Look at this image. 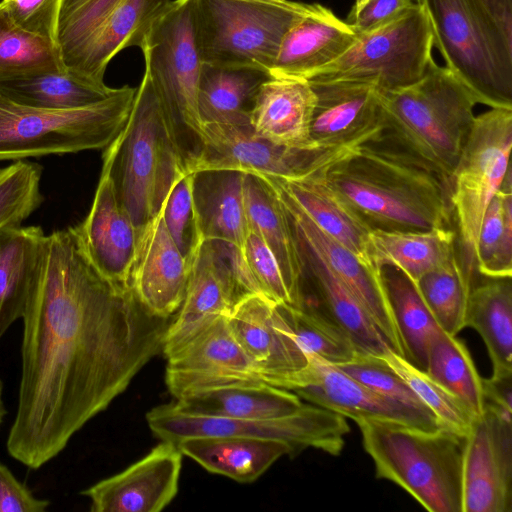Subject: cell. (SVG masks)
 Segmentation results:
<instances>
[{"label":"cell","instance_id":"obj_19","mask_svg":"<svg viewBox=\"0 0 512 512\" xmlns=\"http://www.w3.org/2000/svg\"><path fill=\"white\" fill-rule=\"evenodd\" d=\"M165 381L176 399L202 389L245 382H263L220 316L165 356Z\"/></svg>","mask_w":512,"mask_h":512},{"label":"cell","instance_id":"obj_14","mask_svg":"<svg viewBox=\"0 0 512 512\" xmlns=\"http://www.w3.org/2000/svg\"><path fill=\"white\" fill-rule=\"evenodd\" d=\"M184 300L164 336L162 352L168 355L247 294H261L240 251L235 246L203 240L190 260Z\"/></svg>","mask_w":512,"mask_h":512},{"label":"cell","instance_id":"obj_24","mask_svg":"<svg viewBox=\"0 0 512 512\" xmlns=\"http://www.w3.org/2000/svg\"><path fill=\"white\" fill-rule=\"evenodd\" d=\"M190 264L171 238L160 213L139 235L130 287L152 315L172 318L187 289Z\"/></svg>","mask_w":512,"mask_h":512},{"label":"cell","instance_id":"obj_52","mask_svg":"<svg viewBox=\"0 0 512 512\" xmlns=\"http://www.w3.org/2000/svg\"><path fill=\"white\" fill-rule=\"evenodd\" d=\"M484 407L512 417V373L483 378Z\"/></svg>","mask_w":512,"mask_h":512},{"label":"cell","instance_id":"obj_48","mask_svg":"<svg viewBox=\"0 0 512 512\" xmlns=\"http://www.w3.org/2000/svg\"><path fill=\"white\" fill-rule=\"evenodd\" d=\"M243 260L260 292L277 304L292 306L280 267L264 241L249 229L242 250Z\"/></svg>","mask_w":512,"mask_h":512},{"label":"cell","instance_id":"obj_42","mask_svg":"<svg viewBox=\"0 0 512 512\" xmlns=\"http://www.w3.org/2000/svg\"><path fill=\"white\" fill-rule=\"evenodd\" d=\"M62 69L56 43L17 26L0 2V81Z\"/></svg>","mask_w":512,"mask_h":512},{"label":"cell","instance_id":"obj_6","mask_svg":"<svg viewBox=\"0 0 512 512\" xmlns=\"http://www.w3.org/2000/svg\"><path fill=\"white\" fill-rule=\"evenodd\" d=\"M135 94L126 85L87 107L48 110L0 91V162L105 149L125 126Z\"/></svg>","mask_w":512,"mask_h":512},{"label":"cell","instance_id":"obj_16","mask_svg":"<svg viewBox=\"0 0 512 512\" xmlns=\"http://www.w3.org/2000/svg\"><path fill=\"white\" fill-rule=\"evenodd\" d=\"M300 371L282 379L276 387L296 393L313 405L345 418H377L405 423L425 430L441 428L436 416L383 396L352 378L337 366L307 354Z\"/></svg>","mask_w":512,"mask_h":512},{"label":"cell","instance_id":"obj_50","mask_svg":"<svg viewBox=\"0 0 512 512\" xmlns=\"http://www.w3.org/2000/svg\"><path fill=\"white\" fill-rule=\"evenodd\" d=\"M414 2V0H355L345 22L359 34L390 20Z\"/></svg>","mask_w":512,"mask_h":512},{"label":"cell","instance_id":"obj_7","mask_svg":"<svg viewBox=\"0 0 512 512\" xmlns=\"http://www.w3.org/2000/svg\"><path fill=\"white\" fill-rule=\"evenodd\" d=\"M414 1L427 15L445 67L479 104L512 109V45L499 36L479 1Z\"/></svg>","mask_w":512,"mask_h":512},{"label":"cell","instance_id":"obj_47","mask_svg":"<svg viewBox=\"0 0 512 512\" xmlns=\"http://www.w3.org/2000/svg\"><path fill=\"white\" fill-rule=\"evenodd\" d=\"M335 366L383 396L434 415L409 385L379 356L358 353L352 360Z\"/></svg>","mask_w":512,"mask_h":512},{"label":"cell","instance_id":"obj_51","mask_svg":"<svg viewBox=\"0 0 512 512\" xmlns=\"http://www.w3.org/2000/svg\"><path fill=\"white\" fill-rule=\"evenodd\" d=\"M49 506V500L35 497L32 491L0 462V512H44Z\"/></svg>","mask_w":512,"mask_h":512},{"label":"cell","instance_id":"obj_21","mask_svg":"<svg viewBox=\"0 0 512 512\" xmlns=\"http://www.w3.org/2000/svg\"><path fill=\"white\" fill-rule=\"evenodd\" d=\"M178 443L162 441L122 472L81 491L93 512H159L176 496L182 463Z\"/></svg>","mask_w":512,"mask_h":512},{"label":"cell","instance_id":"obj_38","mask_svg":"<svg viewBox=\"0 0 512 512\" xmlns=\"http://www.w3.org/2000/svg\"><path fill=\"white\" fill-rule=\"evenodd\" d=\"M116 89L66 69L0 81V91L13 101L48 110L87 107L108 98Z\"/></svg>","mask_w":512,"mask_h":512},{"label":"cell","instance_id":"obj_49","mask_svg":"<svg viewBox=\"0 0 512 512\" xmlns=\"http://www.w3.org/2000/svg\"><path fill=\"white\" fill-rule=\"evenodd\" d=\"M23 30L55 42L61 0H2Z\"/></svg>","mask_w":512,"mask_h":512},{"label":"cell","instance_id":"obj_4","mask_svg":"<svg viewBox=\"0 0 512 512\" xmlns=\"http://www.w3.org/2000/svg\"><path fill=\"white\" fill-rule=\"evenodd\" d=\"M102 170L128 213L138 237L162 212L185 158L160 96L145 67L129 118L103 149Z\"/></svg>","mask_w":512,"mask_h":512},{"label":"cell","instance_id":"obj_22","mask_svg":"<svg viewBox=\"0 0 512 512\" xmlns=\"http://www.w3.org/2000/svg\"><path fill=\"white\" fill-rule=\"evenodd\" d=\"M308 82L316 96L310 126L315 148H353L379 134L382 93L374 85L348 80Z\"/></svg>","mask_w":512,"mask_h":512},{"label":"cell","instance_id":"obj_26","mask_svg":"<svg viewBox=\"0 0 512 512\" xmlns=\"http://www.w3.org/2000/svg\"><path fill=\"white\" fill-rule=\"evenodd\" d=\"M356 36L331 9L319 3L309 4L284 35L269 74L274 78L308 80L339 58Z\"/></svg>","mask_w":512,"mask_h":512},{"label":"cell","instance_id":"obj_25","mask_svg":"<svg viewBox=\"0 0 512 512\" xmlns=\"http://www.w3.org/2000/svg\"><path fill=\"white\" fill-rule=\"evenodd\" d=\"M74 228L94 267L112 282L130 287L138 234L105 171L87 216Z\"/></svg>","mask_w":512,"mask_h":512},{"label":"cell","instance_id":"obj_20","mask_svg":"<svg viewBox=\"0 0 512 512\" xmlns=\"http://www.w3.org/2000/svg\"><path fill=\"white\" fill-rule=\"evenodd\" d=\"M227 323L264 383L275 386L305 368L307 354L298 344L277 303L263 294L241 297Z\"/></svg>","mask_w":512,"mask_h":512},{"label":"cell","instance_id":"obj_27","mask_svg":"<svg viewBox=\"0 0 512 512\" xmlns=\"http://www.w3.org/2000/svg\"><path fill=\"white\" fill-rule=\"evenodd\" d=\"M315 102L307 80L271 77L256 95L250 126L257 135L279 145L320 149L310 139Z\"/></svg>","mask_w":512,"mask_h":512},{"label":"cell","instance_id":"obj_18","mask_svg":"<svg viewBox=\"0 0 512 512\" xmlns=\"http://www.w3.org/2000/svg\"><path fill=\"white\" fill-rule=\"evenodd\" d=\"M512 423L485 407L466 435L462 512H511Z\"/></svg>","mask_w":512,"mask_h":512},{"label":"cell","instance_id":"obj_34","mask_svg":"<svg viewBox=\"0 0 512 512\" xmlns=\"http://www.w3.org/2000/svg\"><path fill=\"white\" fill-rule=\"evenodd\" d=\"M271 77L259 68L203 63L197 99L202 125H250L256 95Z\"/></svg>","mask_w":512,"mask_h":512},{"label":"cell","instance_id":"obj_2","mask_svg":"<svg viewBox=\"0 0 512 512\" xmlns=\"http://www.w3.org/2000/svg\"><path fill=\"white\" fill-rule=\"evenodd\" d=\"M377 136L325 167L328 185L371 230L451 227L447 185Z\"/></svg>","mask_w":512,"mask_h":512},{"label":"cell","instance_id":"obj_53","mask_svg":"<svg viewBox=\"0 0 512 512\" xmlns=\"http://www.w3.org/2000/svg\"><path fill=\"white\" fill-rule=\"evenodd\" d=\"M3 393H4V383H3L2 378L0 377V426L2 425L4 418L7 414V410H6L4 399H3Z\"/></svg>","mask_w":512,"mask_h":512},{"label":"cell","instance_id":"obj_13","mask_svg":"<svg viewBox=\"0 0 512 512\" xmlns=\"http://www.w3.org/2000/svg\"><path fill=\"white\" fill-rule=\"evenodd\" d=\"M146 420L162 441L226 436L277 439L290 443L296 452L312 447L331 455L340 454L350 430L345 417L313 404L282 417L226 418L184 413L170 403L151 409Z\"/></svg>","mask_w":512,"mask_h":512},{"label":"cell","instance_id":"obj_8","mask_svg":"<svg viewBox=\"0 0 512 512\" xmlns=\"http://www.w3.org/2000/svg\"><path fill=\"white\" fill-rule=\"evenodd\" d=\"M141 50L187 166L200 150L202 134L197 99L203 61L195 0L171 1L153 23Z\"/></svg>","mask_w":512,"mask_h":512},{"label":"cell","instance_id":"obj_31","mask_svg":"<svg viewBox=\"0 0 512 512\" xmlns=\"http://www.w3.org/2000/svg\"><path fill=\"white\" fill-rule=\"evenodd\" d=\"M46 236L40 226L0 229V341L11 325L24 315Z\"/></svg>","mask_w":512,"mask_h":512},{"label":"cell","instance_id":"obj_3","mask_svg":"<svg viewBox=\"0 0 512 512\" xmlns=\"http://www.w3.org/2000/svg\"><path fill=\"white\" fill-rule=\"evenodd\" d=\"M477 104L467 86L433 59L417 82L382 93L377 137L436 174L449 189Z\"/></svg>","mask_w":512,"mask_h":512},{"label":"cell","instance_id":"obj_36","mask_svg":"<svg viewBox=\"0 0 512 512\" xmlns=\"http://www.w3.org/2000/svg\"><path fill=\"white\" fill-rule=\"evenodd\" d=\"M380 272L404 358L426 372L429 348L443 330L415 282L395 266L384 265Z\"/></svg>","mask_w":512,"mask_h":512},{"label":"cell","instance_id":"obj_15","mask_svg":"<svg viewBox=\"0 0 512 512\" xmlns=\"http://www.w3.org/2000/svg\"><path fill=\"white\" fill-rule=\"evenodd\" d=\"M350 149L292 148L257 135L250 125L205 123L200 150L186 169L191 173L225 169L299 178L327 167Z\"/></svg>","mask_w":512,"mask_h":512},{"label":"cell","instance_id":"obj_23","mask_svg":"<svg viewBox=\"0 0 512 512\" xmlns=\"http://www.w3.org/2000/svg\"><path fill=\"white\" fill-rule=\"evenodd\" d=\"M293 237L302 265L299 308L314 311L338 326L359 353L381 357L391 350L349 289L308 244L294 234Z\"/></svg>","mask_w":512,"mask_h":512},{"label":"cell","instance_id":"obj_29","mask_svg":"<svg viewBox=\"0 0 512 512\" xmlns=\"http://www.w3.org/2000/svg\"><path fill=\"white\" fill-rule=\"evenodd\" d=\"M324 168L299 178L270 176L322 231L349 249L364 264L374 266L370 257L371 229L328 185L323 175Z\"/></svg>","mask_w":512,"mask_h":512},{"label":"cell","instance_id":"obj_10","mask_svg":"<svg viewBox=\"0 0 512 512\" xmlns=\"http://www.w3.org/2000/svg\"><path fill=\"white\" fill-rule=\"evenodd\" d=\"M308 6L293 0H195L203 63L269 72L284 35Z\"/></svg>","mask_w":512,"mask_h":512},{"label":"cell","instance_id":"obj_11","mask_svg":"<svg viewBox=\"0 0 512 512\" xmlns=\"http://www.w3.org/2000/svg\"><path fill=\"white\" fill-rule=\"evenodd\" d=\"M433 47L427 15L414 2L390 20L357 34L339 58L307 81H359L381 93L391 92L423 77L433 60Z\"/></svg>","mask_w":512,"mask_h":512},{"label":"cell","instance_id":"obj_33","mask_svg":"<svg viewBox=\"0 0 512 512\" xmlns=\"http://www.w3.org/2000/svg\"><path fill=\"white\" fill-rule=\"evenodd\" d=\"M244 198L249 229L258 234L274 255L289 291L299 308L302 265L288 218L270 185L259 175L246 173Z\"/></svg>","mask_w":512,"mask_h":512},{"label":"cell","instance_id":"obj_28","mask_svg":"<svg viewBox=\"0 0 512 512\" xmlns=\"http://www.w3.org/2000/svg\"><path fill=\"white\" fill-rule=\"evenodd\" d=\"M246 173L209 169L193 173L192 196L202 240L243 250L249 231L244 198Z\"/></svg>","mask_w":512,"mask_h":512},{"label":"cell","instance_id":"obj_40","mask_svg":"<svg viewBox=\"0 0 512 512\" xmlns=\"http://www.w3.org/2000/svg\"><path fill=\"white\" fill-rule=\"evenodd\" d=\"M476 271L488 278L512 277L511 168L485 211L476 245Z\"/></svg>","mask_w":512,"mask_h":512},{"label":"cell","instance_id":"obj_41","mask_svg":"<svg viewBox=\"0 0 512 512\" xmlns=\"http://www.w3.org/2000/svg\"><path fill=\"white\" fill-rule=\"evenodd\" d=\"M426 372L480 416L484 411L483 378L457 336L442 331L432 342Z\"/></svg>","mask_w":512,"mask_h":512},{"label":"cell","instance_id":"obj_43","mask_svg":"<svg viewBox=\"0 0 512 512\" xmlns=\"http://www.w3.org/2000/svg\"><path fill=\"white\" fill-rule=\"evenodd\" d=\"M381 358L434 413L441 428L464 436L469 433L478 416L466 403L433 379L427 372L418 369L392 350H388Z\"/></svg>","mask_w":512,"mask_h":512},{"label":"cell","instance_id":"obj_12","mask_svg":"<svg viewBox=\"0 0 512 512\" xmlns=\"http://www.w3.org/2000/svg\"><path fill=\"white\" fill-rule=\"evenodd\" d=\"M512 109L491 108L475 117L449 182L456 220L458 256L464 269L476 271V245L485 211L510 169Z\"/></svg>","mask_w":512,"mask_h":512},{"label":"cell","instance_id":"obj_35","mask_svg":"<svg viewBox=\"0 0 512 512\" xmlns=\"http://www.w3.org/2000/svg\"><path fill=\"white\" fill-rule=\"evenodd\" d=\"M369 238L374 266H395L415 283L457 252L456 234L451 227L428 231L373 229Z\"/></svg>","mask_w":512,"mask_h":512},{"label":"cell","instance_id":"obj_9","mask_svg":"<svg viewBox=\"0 0 512 512\" xmlns=\"http://www.w3.org/2000/svg\"><path fill=\"white\" fill-rule=\"evenodd\" d=\"M171 0H61L56 39L66 70L104 83L121 50L144 45Z\"/></svg>","mask_w":512,"mask_h":512},{"label":"cell","instance_id":"obj_37","mask_svg":"<svg viewBox=\"0 0 512 512\" xmlns=\"http://www.w3.org/2000/svg\"><path fill=\"white\" fill-rule=\"evenodd\" d=\"M473 285L465 318L482 337L494 376L512 373V277Z\"/></svg>","mask_w":512,"mask_h":512},{"label":"cell","instance_id":"obj_5","mask_svg":"<svg viewBox=\"0 0 512 512\" xmlns=\"http://www.w3.org/2000/svg\"><path fill=\"white\" fill-rule=\"evenodd\" d=\"M355 422L377 478L394 482L430 512H462L466 436L388 419Z\"/></svg>","mask_w":512,"mask_h":512},{"label":"cell","instance_id":"obj_30","mask_svg":"<svg viewBox=\"0 0 512 512\" xmlns=\"http://www.w3.org/2000/svg\"><path fill=\"white\" fill-rule=\"evenodd\" d=\"M294 392L264 382H245L202 389L177 398L181 412L226 418H275L304 404Z\"/></svg>","mask_w":512,"mask_h":512},{"label":"cell","instance_id":"obj_46","mask_svg":"<svg viewBox=\"0 0 512 512\" xmlns=\"http://www.w3.org/2000/svg\"><path fill=\"white\" fill-rule=\"evenodd\" d=\"M192 187L193 173L186 171L173 185L161 212L166 229L188 263L203 241L198 230Z\"/></svg>","mask_w":512,"mask_h":512},{"label":"cell","instance_id":"obj_39","mask_svg":"<svg viewBox=\"0 0 512 512\" xmlns=\"http://www.w3.org/2000/svg\"><path fill=\"white\" fill-rule=\"evenodd\" d=\"M417 288L440 328L457 336L465 318L473 276L462 266L458 252L438 268L423 275Z\"/></svg>","mask_w":512,"mask_h":512},{"label":"cell","instance_id":"obj_17","mask_svg":"<svg viewBox=\"0 0 512 512\" xmlns=\"http://www.w3.org/2000/svg\"><path fill=\"white\" fill-rule=\"evenodd\" d=\"M295 236L308 244L366 310L388 347L404 357L400 337L386 298L380 269L364 264L354 253L322 231L287 192L267 174Z\"/></svg>","mask_w":512,"mask_h":512},{"label":"cell","instance_id":"obj_44","mask_svg":"<svg viewBox=\"0 0 512 512\" xmlns=\"http://www.w3.org/2000/svg\"><path fill=\"white\" fill-rule=\"evenodd\" d=\"M277 305L306 354L338 365L352 360L359 353L349 336L321 315L305 308Z\"/></svg>","mask_w":512,"mask_h":512},{"label":"cell","instance_id":"obj_32","mask_svg":"<svg viewBox=\"0 0 512 512\" xmlns=\"http://www.w3.org/2000/svg\"><path fill=\"white\" fill-rule=\"evenodd\" d=\"M178 446L207 471L240 483L255 481L280 457L296 452L283 440L236 436L188 438Z\"/></svg>","mask_w":512,"mask_h":512},{"label":"cell","instance_id":"obj_45","mask_svg":"<svg viewBox=\"0 0 512 512\" xmlns=\"http://www.w3.org/2000/svg\"><path fill=\"white\" fill-rule=\"evenodd\" d=\"M43 168L27 160L0 168V229L21 225L44 201Z\"/></svg>","mask_w":512,"mask_h":512},{"label":"cell","instance_id":"obj_1","mask_svg":"<svg viewBox=\"0 0 512 512\" xmlns=\"http://www.w3.org/2000/svg\"><path fill=\"white\" fill-rule=\"evenodd\" d=\"M171 318L104 277L74 227L46 236L22 317L17 410L6 448L36 470L122 394L162 352Z\"/></svg>","mask_w":512,"mask_h":512}]
</instances>
